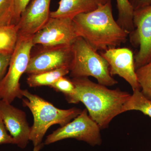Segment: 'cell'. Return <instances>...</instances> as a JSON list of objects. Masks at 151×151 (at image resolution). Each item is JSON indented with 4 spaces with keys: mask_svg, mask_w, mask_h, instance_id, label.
Returning a JSON list of instances; mask_svg holds the SVG:
<instances>
[{
    "mask_svg": "<svg viewBox=\"0 0 151 151\" xmlns=\"http://www.w3.org/2000/svg\"><path fill=\"white\" fill-rule=\"evenodd\" d=\"M34 55H31L25 73L36 74L62 68L69 69L72 59L71 45L41 46Z\"/></svg>",
    "mask_w": 151,
    "mask_h": 151,
    "instance_id": "9c48e42d",
    "label": "cell"
},
{
    "mask_svg": "<svg viewBox=\"0 0 151 151\" xmlns=\"http://www.w3.org/2000/svg\"><path fill=\"white\" fill-rule=\"evenodd\" d=\"M107 1H108V0H107Z\"/></svg>",
    "mask_w": 151,
    "mask_h": 151,
    "instance_id": "484cf974",
    "label": "cell"
},
{
    "mask_svg": "<svg viewBox=\"0 0 151 151\" xmlns=\"http://www.w3.org/2000/svg\"><path fill=\"white\" fill-rule=\"evenodd\" d=\"M72 21L78 36L97 51L120 46L129 36L113 18L111 0L95 10L77 15Z\"/></svg>",
    "mask_w": 151,
    "mask_h": 151,
    "instance_id": "7a4b0ae2",
    "label": "cell"
},
{
    "mask_svg": "<svg viewBox=\"0 0 151 151\" xmlns=\"http://www.w3.org/2000/svg\"><path fill=\"white\" fill-rule=\"evenodd\" d=\"M72 59L69 66L72 78L92 76L98 83L107 86L117 84L110 72L108 62L84 40L78 37L71 45Z\"/></svg>",
    "mask_w": 151,
    "mask_h": 151,
    "instance_id": "277c9868",
    "label": "cell"
},
{
    "mask_svg": "<svg viewBox=\"0 0 151 151\" xmlns=\"http://www.w3.org/2000/svg\"><path fill=\"white\" fill-rule=\"evenodd\" d=\"M88 113L85 108L73 121L49 135L44 145H49L65 139H75L85 142L92 147L101 145V129Z\"/></svg>",
    "mask_w": 151,
    "mask_h": 151,
    "instance_id": "8992f818",
    "label": "cell"
},
{
    "mask_svg": "<svg viewBox=\"0 0 151 151\" xmlns=\"http://www.w3.org/2000/svg\"><path fill=\"white\" fill-rule=\"evenodd\" d=\"M76 93L66 100L69 103H83L91 119L101 130L107 129L115 117L122 114V108L131 94L117 88L109 89L107 86L93 82L89 77L71 79Z\"/></svg>",
    "mask_w": 151,
    "mask_h": 151,
    "instance_id": "6da1fadb",
    "label": "cell"
},
{
    "mask_svg": "<svg viewBox=\"0 0 151 151\" xmlns=\"http://www.w3.org/2000/svg\"><path fill=\"white\" fill-rule=\"evenodd\" d=\"M12 55L0 53V84L7 72Z\"/></svg>",
    "mask_w": 151,
    "mask_h": 151,
    "instance_id": "603a6c76",
    "label": "cell"
},
{
    "mask_svg": "<svg viewBox=\"0 0 151 151\" xmlns=\"http://www.w3.org/2000/svg\"><path fill=\"white\" fill-rule=\"evenodd\" d=\"M0 116L16 145L20 148H25L30 140L31 130L25 113L0 99Z\"/></svg>",
    "mask_w": 151,
    "mask_h": 151,
    "instance_id": "7c38bea8",
    "label": "cell"
},
{
    "mask_svg": "<svg viewBox=\"0 0 151 151\" xmlns=\"http://www.w3.org/2000/svg\"><path fill=\"white\" fill-rule=\"evenodd\" d=\"M100 53L109 64L112 76L118 75L124 78L129 84L133 91L141 90L136 75L134 58L132 50L127 47H115L100 52Z\"/></svg>",
    "mask_w": 151,
    "mask_h": 151,
    "instance_id": "30bf717a",
    "label": "cell"
},
{
    "mask_svg": "<svg viewBox=\"0 0 151 151\" xmlns=\"http://www.w3.org/2000/svg\"><path fill=\"white\" fill-rule=\"evenodd\" d=\"M78 37L72 19L50 17L46 24L33 36L32 42L35 46L70 45Z\"/></svg>",
    "mask_w": 151,
    "mask_h": 151,
    "instance_id": "ba28073f",
    "label": "cell"
},
{
    "mask_svg": "<svg viewBox=\"0 0 151 151\" xmlns=\"http://www.w3.org/2000/svg\"><path fill=\"white\" fill-rule=\"evenodd\" d=\"M129 1L134 11L151 5V0H129Z\"/></svg>",
    "mask_w": 151,
    "mask_h": 151,
    "instance_id": "cb8c5ba5",
    "label": "cell"
},
{
    "mask_svg": "<svg viewBox=\"0 0 151 151\" xmlns=\"http://www.w3.org/2000/svg\"><path fill=\"white\" fill-rule=\"evenodd\" d=\"M57 92L64 94L65 99L73 96L76 93V88L71 79L65 76L60 77L50 86Z\"/></svg>",
    "mask_w": 151,
    "mask_h": 151,
    "instance_id": "d6986e66",
    "label": "cell"
},
{
    "mask_svg": "<svg viewBox=\"0 0 151 151\" xmlns=\"http://www.w3.org/2000/svg\"><path fill=\"white\" fill-rule=\"evenodd\" d=\"M107 0H60L58 8L50 12L51 18H68L73 19L77 15L95 10Z\"/></svg>",
    "mask_w": 151,
    "mask_h": 151,
    "instance_id": "4fadbf2b",
    "label": "cell"
},
{
    "mask_svg": "<svg viewBox=\"0 0 151 151\" xmlns=\"http://www.w3.org/2000/svg\"><path fill=\"white\" fill-rule=\"evenodd\" d=\"M51 0H32L16 25L19 36L32 37L50 18Z\"/></svg>",
    "mask_w": 151,
    "mask_h": 151,
    "instance_id": "8fae6325",
    "label": "cell"
},
{
    "mask_svg": "<svg viewBox=\"0 0 151 151\" xmlns=\"http://www.w3.org/2000/svg\"><path fill=\"white\" fill-rule=\"evenodd\" d=\"M34 46L32 37L19 36L7 72L0 84L1 100L12 104L16 98L22 99L23 97L20 80L27 69L32 50Z\"/></svg>",
    "mask_w": 151,
    "mask_h": 151,
    "instance_id": "5b68a950",
    "label": "cell"
},
{
    "mask_svg": "<svg viewBox=\"0 0 151 151\" xmlns=\"http://www.w3.org/2000/svg\"><path fill=\"white\" fill-rule=\"evenodd\" d=\"M30 0H12V24L17 25L21 16L29 4Z\"/></svg>",
    "mask_w": 151,
    "mask_h": 151,
    "instance_id": "44dd1931",
    "label": "cell"
},
{
    "mask_svg": "<svg viewBox=\"0 0 151 151\" xmlns=\"http://www.w3.org/2000/svg\"><path fill=\"white\" fill-rule=\"evenodd\" d=\"M23 105L27 107L33 116V124L30 127V140L34 146L41 144L43 137L51 126L59 124L60 127L68 124L78 116L82 110L73 108L60 109L27 89L22 90Z\"/></svg>",
    "mask_w": 151,
    "mask_h": 151,
    "instance_id": "3957f363",
    "label": "cell"
},
{
    "mask_svg": "<svg viewBox=\"0 0 151 151\" xmlns=\"http://www.w3.org/2000/svg\"><path fill=\"white\" fill-rule=\"evenodd\" d=\"M44 145V144H42V143H41V144H40V145H38L36 146H35L33 150V151H40L41 149L43 147Z\"/></svg>",
    "mask_w": 151,
    "mask_h": 151,
    "instance_id": "d4e9b609",
    "label": "cell"
},
{
    "mask_svg": "<svg viewBox=\"0 0 151 151\" xmlns=\"http://www.w3.org/2000/svg\"><path fill=\"white\" fill-rule=\"evenodd\" d=\"M134 29L129 35L130 41L139 47L134 55L135 70L151 61V5L134 12Z\"/></svg>",
    "mask_w": 151,
    "mask_h": 151,
    "instance_id": "52a82bcc",
    "label": "cell"
},
{
    "mask_svg": "<svg viewBox=\"0 0 151 151\" xmlns=\"http://www.w3.org/2000/svg\"><path fill=\"white\" fill-rule=\"evenodd\" d=\"M142 94L151 100V61L136 70Z\"/></svg>",
    "mask_w": 151,
    "mask_h": 151,
    "instance_id": "ac0fdd59",
    "label": "cell"
},
{
    "mask_svg": "<svg viewBox=\"0 0 151 151\" xmlns=\"http://www.w3.org/2000/svg\"><path fill=\"white\" fill-rule=\"evenodd\" d=\"M18 38L16 25L0 26V53L12 55Z\"/></svg>",
    "mask_w": 151,
    "mask_h": 151,
    "instance_id": "9a60e30c",
    "label": "cell"
},
{
    "mask_svg": "<svg viewBox=\"0 0 151 151\" xmlns=\"http://www.w3.org/2000/svg\"><path fill=\"white\" fill-rule=\"evenodd\" d=\"M12 0H0V26L12 24Z\"/></svg>",
    "mask_w": 151,
    "mask_h": 151,
    "instance_id": "ffe728a7",
    "label": "cell"
},
{
    "mask_svg": "<svg viewBox=\"0 0 151 151\" xmlns=\"http://www.w3.org/2000/svg\"><path fill=\"white\" fill-rule=\"evenodd\" d=\"M118 10L116 22L118 24L129 34L134 29V8L129 0H116Z\"/></svg>",
    "mask_w": 151,
    "mask_h": 151,
    "instance_id": "e0dca14e",
    "label": "cell"
},
{
    "mask_svg": "<svg viewBox=\"0 0 151 151\" xmlns=\"http://www.w3.org/2000/svg\"><path fill=\"white\" fill-rule=\"evenodd\" d=\"M3 144L16 145V142L14 138L8 133L2 118L0 116V145Z\"/></svg>",
    "mask_w": 151,
    "mask_h": 151,
    "instance_id": "7402d4cb",
    "label": "cell"
},
{
    "mask_svg": "<svg viewBox=\"0 0 151 151\" xmlns=\"http://www.w3.org/2000/svg\"><path fill=\"white\" fill-rule=\"evenodd\" d=\"M69 73V68H62L42 73L30 74L27 79V82L31 87L43 86L50 87L60 78Z\"/></svg>",
    "mask_w": 151,
    "mask_h": 151,
    "instance_id": "5bb4252c",
    "label": "cell"
},
{
    "mask_svg": "<svg viewBox=\"0 0 151 151\" xmlns=\"http://www.w3.org/2000/svg\"><path fill=\"white\" fill-rule=\"evenodd\" d=\"M133 92L123 106L122 113L129 111H139L151 118V100L146 98L140 90H136Z\"/></svg>",
    "mask_w": 151,
    "mask_h": 151,
    "instance_id": "2e32d148",
    "label": "cell"
}]
</instances>
